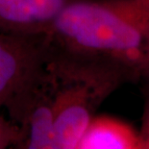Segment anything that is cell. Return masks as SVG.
<instances>
[{
    "instance_id": "cell-1",
    "label": "cell",
    "mask_w": 149,
    "mask_h": 149,
    "mask_svg": "<svg viewBox=\"0 0 149 149\" xmlns=\"http://www.w3.org/2000/svg\"><path fill=\"white\" fill-rule=\"evenodd\" d=\"M149 0H72L48 33L62 52L122 65L149 79L143 58Z\"/></svg>"
},
{
    "instance_id": "cell-2",
    "label": "cell",
    "mask_w": 149,
    "mask_h": 149,
    "mask_svg": "<svg viewBox=\"0 0 149 149\" xmlns=\"http://www.w3.org/2000/svg\"><path fill=\"white\" fill-rule=\"evenodd\" d=\"M47 50L43 39L0 33V109L4 110L26 87Z\"/></svg>"
},
{
    "instance_id": "cell-3",
    "label": "cell",
    "mask_w": 149,
    "mask_h": 149,
    "mask_svg": "<svg viewBox=\"0 0 149 149\" xmlns=\"http://www.w3.org/2000/svg\"><path fill=\"white\" fill-rule=\"evenodd\" d=\"M72 0H0V33L44 39Z\"/></svg>"
},
{
    "instance_id": "cell-4",
    "label": "cell",
    "mask_w": 149,
    "mask_h": 149,
    "mask_svg": "<svg viewBox=\"0 0 149 149\" xmlns=\"http://www.w3.org/2000/svg\"><path fill=\"white\" fill-rule=\"evenodd\" d=\"M75 149H139V132L116 117L95 116Z\"/></svg>"
},
{
    "instance_id": "cell-5",
    "label": "cell",
    "mask_w": 149,
    "mask_h": 149,
    "mask_svg": "<svg viewBox=\"0 0 149 149\" xmlns=\"http://www.w3.org/2000/svg\"><path fill=\"white\" fill-rule=\"evenodd\" d=\"M19 136V128L4 110L0 109V149H13Z\"/></svg>"
},
{
    "instance_id": "cell-6",
    "label": "cell",
    "mask_w": 149,
    "mask_h": 149,
    "mask_svg": "<svg viewBox=\"0 0 149 149\" xmlns=\"http://www.w3.org/2000/svg\"><path fill=\"white\" fill-rule=\"evenodd\" d=\"M139 149H149V87L146 91L145 105L142 116L141 128L139 132Z\"/></svg>"
},
{
    "instance_id": "cell-7",
    "label": "cell",
    "mask_w": 149,
    "mask_h": 149,
    "mask_svg": "<svg viewBox=\"0 0 149 149\" xmlns=\"http://www.w3.org/2000/svg\"><path fill=\"white\" fill-rule=\"evenodd\" d=\"M143 58L145 61V64L149 68V28L147 30L146 34L144 37V42H143Z\"/></svg>"
}]
</instances>
